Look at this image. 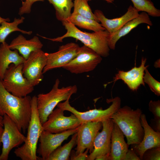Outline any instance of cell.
<instances>
[{
	"instance_id": "cell-1",
	"label": "cell",
	"mask_w": 160,
	"mask_h": 160,
	"mask_svg": "<svg viewBox=\"0 0 160 160\" xmlns=\"http://www.w3.org/2000/svg\"><path fill=\"white\" fill-rule=\"evenodd\" d=\"M31 99L28 95L20 97L13 95L6 90L0 79V115H7L24 133L31 119Z\"/></svg>"
},
{
	"instance_id": "cell-2",
	"label": "cell",
	"mask_w": 160,
	"mask_h": 160,
	"mask_svg": "<svg viewBox=\"0 0 160 160\" xmlns=\"http://www.w3.org/2000/svg\"><path fill=\"white\" fill-rule=\"evenodd\" d=\"M67 30L63 36L53 39L40 36L43 38L53 41L62 42L67 37H72L82 42L84 45L91 49L101 57H106L109 55L110 49L108 45L110 33L106 30L92 33L82 31L68 21L62 22Z\"/></svg>"
},
{
	"instance_id": "cell-3",
	"label": "cell",
	"mask_w": 160,
	"mask_h": 160,
	"mask_svg": "<svg viewBox=\"0 0 160 160\" xmlns=\"http://www.w3.org/2000/svg\"><path fill=\"white\" fill-rule=\"evenodd\" d=\"M142 113L141 109L134 110L126 105L121 107L111 117L126 136L129 145H138L143 140L144 130L140 121Z\"/></svg>"
},
{
	"instance_id": "cell-4",
	"label": "cell",
	"mask_w": 160,
	"mask_h": 160,
	"mask_svg": "<svg viewBox=\"0 0 160 160\" xmlns=\"http://www.w3.org/2000/svg\"><path fill=\"white\" fill-rule=\"evenodd\" d=\"M31 113L27 129V134L24 144L14 151L17 157L22 160H37V143L44 131L39 116L37 108V97L34 96L31 99Z\"/></svg>"
},
{
	"instance_id": "cell-5",
	"label": "cell",
	"mask_w": 160,
	"mask_h": 160,
	"mask_svg": "<svg viewBox=\"0 0 160 160\" xmlns=\"http://www.w3.org/2000/svg\"><path fill=\"white\" fill-rule=\"evenodd\" d=\"M60 83L59 79H57L49 92L39 94L37 97V110L42 125L59 103L70 99L71 96L77 92L76 85L60 88L59 87Z\"/></svg>"
},
{
	"instance_id": "cell-6",
	"label": "cell",
	"mask_w": 160,
	"mask_h": 160,
	"mask_svg": "<svg viewBox=\"0 0 160 160\" xmlns=\"http://www.w3.org/2000/svg\"><path fill=\"white\" fill-rule=\"evenodd\" d=\"M23 64H10L2 80L4 87L13 95L20 97L26 96L33 92V86L23 76Z\"/></svg>"
},
{
	"instance_id": "cell-7",
	"label": "cell",
	"mask_w": 160,
	"mask_h": 160,
	"mask_svg": "<svg viewBox=\"0 0 160 160\" xmlns=\"http://www.w3.org/2000/svg\"><path fill=\"white\" fill-rule=\"evenodd\" d=\"M69 99L65 102H60L57 105V108L65 111H67L74 114L82 123L88 122H101L111 119L112 115L120 107L121 100L119 97L109 99V102L111 104L107 108L102 109H95L85 112H81L77 110L69 104Z\"/></svg>"
},
{
	"instance_id": "cell-8",
	"label": "cell",
	"mask_w": 160,
	"mask_h": 160,
	"mask_svg": "<svg viewBox=\"0 0 160 160\" xmlns=\"http://www.w3.org/2000/svg\"><path fill=\"white\" fill-rule=\"evenodd\" d=\"M102 60L101 56L84 45L80 47L76 56L62 68L73 73L88 72L93 70Z\"/></svg>"
},
{
	"instance_id": "cell-9",
	"label": "cell",
	"mask_w": 160,
	"mask_h": 160,
	"mask_svg": "<svg viewBox=\"0 0 160 160\" xmlns=\"http://www.w3.org/2000/svg\"><path fill=\"white\" fill-rule=\"evenodd\" d=\"M3 116L4 127L1 139L2 148L0 160H7L12 150L24 143L26 137L9 116L4 114Z\"/></svg>"
},
{
	"instance_id": "cell-10",
	"label": "cell",
	"mask_w": 160,
	"mask_h": 160,
	"mask_svg": "<svg viewBox=\"0 0 160 160\" xmlns=\"http://www.w3.org/2000/svg\"><path fill=\"white\" fill-rule=\"evenodd\" d=\"M47 62L45 52L40 49L32 52L23 63V76L34 87L42 80L43 71Z\"/></svg>"
},
{
	"instance_id": "cell-11",
	"label": "cell",
	"mask_w": 160,
	"mask_h": 160,
	"mask_svg": "<svg viewBox=\"0 0 160 160\" xmlns=\"http://www.w3.org/2000/svg\"><path fill=\"white\" fill-rule=\"evenodd\" d=\"M64 111L59 108L54 109L42 125L44 130L52 133H59L75 129L81 125L82 122L74 114L66 116Z\"/></svg>"
},
{
	"instance_id": "cell-12",
	"label": "cell",
	"mask_w": 160,
	"mask_h": 160,
	"mask_svg": "<svg viewBox=\"0 0 160 160\" xmlns=\"http://www.w3.org/2000/svg\"><path fill=\"white\" fill-rule=\"evenodd\" d=\"M78 127L57 133L44 130L39 138L40 143L37 149V153L40 156L38 157V159L47 160L52 152L60 146L63 141L77 132Z\"/></svg>"
},
{
	"instance_id": "cell-13",
	"label": "cell",
	"mask_w": 160,
	"mask_h": 160,
	"mask_svg": "<svg viewBox=\"0 0 160 160\" xmlns=\"http://www.w3.org/2000/svg\"><path fill=\"white\" fill-rule=\"evenodd\" d=\"M80 48L78 44L70 42L60 46L55 52L45 53L47 62L43 74L53 69L62 68L69 63L77 55Z\"/></svg>"
},
{
	"instance_id": "cell-14",
	"label": "cell",
	"mask_w": 160,
	"mask_h": 160,
	"mask_svg": "<svg viewBox=\"0 0 160 160\" xmlns=\"http://www.w3.org/2000/svg\"><path fill=\"white\" fill-rule=\"evenodd\" d=\"M102 128L101 122L82 123L78 127L77 133L75 155L82 153L87 149L90 153L94 149V142L97 133Z\"/></svg>"
},
{
	"instance_id": "cell-15",
	"label": "cell",
	"mask_w": 160,
	"mask_h": 160,
	"mask_svg": "<svg viewBox=\"0 0 160 160\" xmlns=\"http://www.w3.org/2000/svg\"><path fill=\"white\" fill-rule=\"evenodd\" d=\"M102 129L95 138L93 151L88 155L87 160H94L99 156L110 153L112 132L114 122L110 119L102 122Z\"/></svg>"
},
{
	"instance_id": "cell-16",
	"label": "cell",
	"mask_w": 160,
	"mask_h": 160,
	"mask_svg": "<svg viewBox=\"0 0 160 160\" xmlns=\"http://www.w3.org/2000/svg\"><path fill=\"white\" fill-rule=\"evenodd\" d=\"M138 11L133 6L130 5L126 12L121 17L112 19L106 18L100 10H95L94 14L98 21L110 34L113 33L129 21L137 17L139 15Z\"/></svg>"
},
{
	"instance_id": "cell-17",
	"label": "cell",
	"mask_w": 160,
	"mask_h": 160,
	"mask_svg": "<svg viewBox=\"0 0 160 160\" xmlns=\"http://www.w3.org/2000/svg\"><path fill=\"white\" fill-rule=\"evenodd\" d=\"M140 121L144 130V136L141 142L138 145H133L132 148L140 160H142L143 154L147 149L160 146V132H156L149 125L145 115L142 113Z\"/></svg>"
},
{
	"instance_id": "cell-18",
	"label": "cell",
	"mask_w": 160,
	"mask_h": 160,
	"mask_svg": "<svg viewBox=\"0 0 160 160\" xmlns=\"http://www.w3.org/2000/svg\"><path fill=\"white\" fill-rule=\"evenodd\" d=\"M146 60V58L143 57L139 67L135 66L128 71H119L110 83L115 82L118 80H121L131 90H137L141 85H145L143 76L145 70L148 67L145 65Z\"/></svg>"
},
{
	"instance_id": "cell-19",
	"label": "cell",
	"mask_w": 160,
	"mask_h": 160,
	"mask_svg": "<svg viewBox=\"0 0 160 160\" xmlns=\"http://www.w3.org/2000/svg\"><path fill=\"white\" fill-rule=\"evenodd\" d=\"M141 23H145L151 26L153 25L149 15L144 12H142L137 17L127 22L115 32L110 34L108 42L110 49L114 50L116 43L120 38Z\"/></svg>"
},
{
	"instance_id": "cell-20",
	"label": "cell",
	"mask_w": 160,
	"mask_h": 160,
	"mask_svg": "<svg viewBox=\"0 0 160 160\" xmlns=\"http://www.w3.org/2000/svg\"><path fill=\"white\" fill-rule=\"evenodd\" d=\"M43 46L37 36H35L31 39L27 40L21 34L14 39L9 44L11 49L17 50L25 60L32 52L41 49Z\"/></svg>"
},
{
	"instance_id": "cell-21",
	"label": "cell",
	"mask_w": 160,
	"mask_h": 160,
	"mask_svg": "<svg viewBox=\"0 0 160 160\" xmlns=\"http://www.w3.org/2000/svg\"><path fill=\"white\" fill-rule=\"evenodd\" d=\"M125 141L124 134L114 123L111 139L110 153L111 160H124L129 149Z\"/></svg>"
},
{
	"instance_id": "cell-22",
	"label": "cell",
	"mask_w": 160,
	"mask_h": 160,
	"mask_svg": "<svg viewBox=\"0 0 160 160\" xmlns=\"http://www.w3.org/2000/svg\"><path fill=\"white\" fill-rule=\"evenodd\" d=\"M25 59L19 54L16 49L12 50L6 42L0 45V79L2 80L5 71L9 65L23 64Z\"/></svg>"
},
{
	"instance_id": "cell-23",
	"label": "cell",
	"mask_w": 160,
	"mask_h": 160,
	"mask_svg": "<svg viewBox=\"0 0 160 160\" xmlns=\"http://www.w3.org/2000/svg\"><path fill=\"white\" fill-rule=\"evenodd\" d=\"M68 21L80 28L94 32L105 30L98 22L73 12L71 13Z\"/></svg>"
},
{
	"instance_id": "cell-24",
	"label": "cell",
	"mask_w": 160,
	"mask_h": 160,
	"mask_svg": "<svg viewBox=\"0 0 160 160\" xmlns=\"http://www.w3.org/2000/svg\"><path fill=\"white\" fill-rule=\"evenodd\" d=\"M52 5L55 10L56 18L62 22L68 21L73 7V0H47Z\"/></svg>"
},
{
	"instance_id": "cell-25",
	"label": "cell",
	"mask_w": 160,
	"mask_h": 160,
	"mask_svg": "<svg viewBox=\"0 0 160 160\" xmlns=\"http://www.w3.org/2000/svg\"><path fill=\"white\" fill-rule=\"evenodd\" d=\"M25 18L21 17L20 18H15L13 21L11 23L4 21L1 24L0 26V43L5 42L7 36L11 33L16 31H20L23 33L28 35H31L32 31H27L20 29L18 25L23 23Z\"/></svg>"
},
{
	"instance_id": "cell-26",
	"label": "cell",
	"mask_w": 160,
	"mask_h": 160,
	"mask_svg": "<svg viewBox=\"0 0 160 160\" xmlns=\"http://www.w3.org/2000/svg\"><path fill=\"white\" fill-rule=\"evenodd\" d=\"M76 132L73 135L71 140L63 146L54 151L47 160H68L72 149L76 145Z\"/></svg>"
},
{
	"instance_id": "cell-27",
	"label": "cell",
	"mask_w": 160,
	"mask_h": 160,
	"mask_svg": "<svg viewBox=\"0 0 160 160\" xmlns=\"http://www.w3.org/2000/svg\"><path fill=\"white\" fill-rule=\"evenodd\" d=\"M133 7L138 12H146L149 15L153 17L160 16V10L156 8L151 0H131Z\"/></svg>"
},
{
	"instance_id": "cell-28",
	"label": "cell",
	"mask_w": 160,
	"mask_h": 160,
	"mask_svg": "<svg viewBox=\"0 0 160 160\" xmlns=\"http://www.w3.org/2000/svg\"><path fill=\"white\" fill-rule=\"evenodd\" d=\"M87 0H74L73 13L94 20L99 22L89 5Z\"/></svg>"
},
{
	"instance_id": "cell-29",
	"label": "cell",
	"mask_w": 160,
	"mask_h": 160,
	"mask_svg": "<svg viewBox=\"0 0 160 160\" xmlns=\"http://www.w3.org/2000/svg\"><path fill=\"white\" fill-rule=\"evenodd\" d=\"M143 80L153 92L158 96H160V83L152 76L147 68L145 70Z\"/></svg>"
},
{
	"instance_id": "cell-30",
	"label": "cell",
	"mask_w": 160,
	"mask_h": 160,
	"mask_svg": "<svg viewBox=\"0 0 160 160\" xmlns=\"http://www.w3.org/2000/svg\"><path fill=\"white\" fill-rule=\"evenodd\" d=\"M143 160H160V146L153 147L146 150L142 158Z\"/></svg>"
},
{
	"instance_id": "cell-31",
	"label": "cell",
	"mask_w": 160,
	"mask_h": 160,
	"mask_svg": "<svg viewBox=\"0 0 160 160\" xmlns=\"http://www.w3.org/2000/svg\"><path fill=\"white\" fill-rule=\"evenodd\" d=\"M22 1L21 6L20 7L18 14L21 15L25 14L30 13L33 4L38 1H44V0H25Z\"/></svg>"
},
{
	"instance_id": "cell-32",
	"label": "cell",
	"mask_w": 160,
	"mask_h": 160,
	"mask_svg": "<svg viewBox=\"0 0 160 160\" xmlns=\"http://www.w3.org/2000/svg\"><path fill=\"white\" fill-rule=\"evenodd\" d=\"M148 109L153 115L154 118L160 119V101L151 100L148 104Z\"/></svg>"
},
{
	"instance_id": "cell-33",
	"label": "cell",
	"mask_w": 160,
	"mask_h": 160,
	"mask_svg": "<svg viewBox=\"0 0 160 160\" xmlns=\"http://www.w3.org/2000/svg\"><path fill=\"white\" fill-rule=\"evenodd\" d=\"M89 151L87 149L84 152L77 155H75L74 151L72 150L70 154V159L71 160H87Z\"/></svg>"
},
{
	"instance_id": "cell-34",
	"label": "cell",
	"mask_w": 160,
	"mask_h": 160,
	"mask_svg": "<svg viewBox=\"0 0 160 160\" xmlns=\"http://www.w3.org/2000/svg\"><path fill=\"white\" fill-rule=\"evenodd\" d=\"M124 160H140L132 148L128 149Z\"/></svg>"
},
{
	"instance_id": "cell-35",
	"label": "cell",
	"mask_w": 160,
	"mask_h": 160,
	"mask_svg": "<svg viewBox=\"0 0 160 160\" xmlns=\"http://www.w3.org/2000/svg\"><path fill=\"white\" fill-rule=\"evenodd\" d=\"M150 127L156 132H160V119H152L150 120Z\"/></svg>"
},
{
	"instance_id": "cell-36",
	"label": "cell",
	"mask_w": 160,
	"mask_h": 160,
	"mask_svg": "<svg viewBox=\"0 0 160 160\" xmlns=\"http://www.w3.org/2000/svg\"><path fill=\"white\" fill-rule=\"evenodd\" d=\"M96 160H111L110 153L101 155L97 156L95 159Z\"/></svg>"
},
{
	"instance_id": "cell-37",
	"label": "cell",
	"mask_w": 160,
	"mask_h": 160,
	"mask_svg": "<svg viewBox=\"0 0 160 160\" xmlns=\"http://www.w3.org/2000/svg\"><path fill=\"white\" fill-rule=\"evenodd\" d=\"M3 131V127L0 125V146L2 145V143L1 142V139L2 134Z\"/></svg>"
},
{
	"instance_id": "cell-38",
	"label": "cell",
	"mask_w": 160,
	"mask_h": 160,
	"mask_svg": "<svg viewBox=\"0 0 160 160\" xmlns=\"http://www.w3.org/2000/svg\"><path fill=\"white\" fill-rule=\"evenodd\" d=\"M4 21H7L9 22L10 21V20L9 18H4L0 16V24Z\"/></svg>"
},
{
	"instance_id": "cell-39",
	"label": "cell",
	"mask_w": 160,
	"mask_h": 160,
	"mask_svg": "<svg viewBox=\"0 0 160 160\" xmlns=\"http://www.w3.org/2000/svg\"><path fill=\"white\" fill-rule=\"evenodd\" d=\"M0 125L3 127V116L0 115Z\"/></svg>"
},
{
	"instance_id": "cell-40",
	"label": "cell",
	"mask_w": 160,
	"mask_h": 160,
	"mask_svg": "<svg viewBox=\"0 0 160 160\" xmlns=\"http://www.w3.org/2000/svg\"><path fill=\"white\" fill-rule=\"evenodd\" d=\"M87 1H89L90 0H87ZM107 1L108 3H112L114 2V0H104Z\"/></svg>"
},
{
	"instance_id": "cell-41",
	"label": "cell",
	"mask_w": 160,
	"mask_h": 160,
	"mask_svg": "<svg viewBox=\"0 0 160 160\" xmlns=\"http://www.w3.org/2000/svg\"></svg>"
}]
</instances>
